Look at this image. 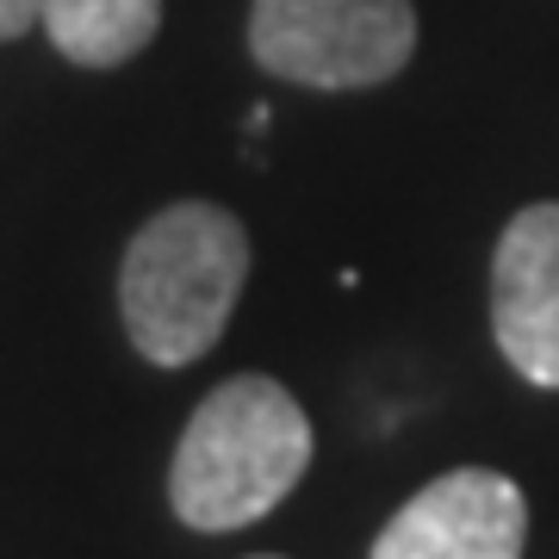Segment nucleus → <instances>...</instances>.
<instances>
[{"label":"nucleus","mask_w":559,"mask_h":559,"mask_svg":"<svg viewBox=\"0 0 559 559\" xmlns=\"http://www.w3.org/2000/svg\"><path fill=\"white\" fill-rule=\"evenodd\" d=\"M249 50L299 87H380L417 50V13L411 0H255Z\"/></svg>","instance_id":"3"},{"label":"nucleus","mask_w":559,"mask_h":559,"mask_svg":"<svg viewBox=\"0 0 559 559\" xmlns=\"http://www.w3.org/2000/svg\"><path fill=\"white\" fill-rule=\"evenodd\" d=\"M528 498L491 466H460L392 510L373 559H522Z\"/></svg>","instance_id":"4"},{"label":"nucleus","mask_w":559,"mask_h":559,"mask_svg":"<svg viewBox=\"0 0 559 559\" xmlns=\"http://www.w3.org/2000/svg\"><path fill=\"white\" fill-rule=\"evenodd\" d=\"M255 559H280V554H255Z\"/></svg>","instance_id":"8"},{"label":"nucleus","mask_w":559,"mask_h":559,"mask_svg":"<svg viewBox=\"0 0 559 559\" xmlns=\"http://www.w3.org/2000/svg\"><path fill=\"white\" fill-rule=\"evenodd\" d=\"M38 20L69 62L119 69L156 38L162 0H38Z\"/></svg>","instance_id":"6"},{"label":"nucleus","mask_w":559,"mask_h":559,"mask_svg":"<svg viewBox=\"0 0 559 559\" xmlns=\"http://www.w3.org/2000/svg\"><path fill=\"white\" fill-rule=\"evenodd\" d=\"M491 336L528 385L559 392V200L522 205L491 255Z\"/></svg>","instance_id":"5"},{"label":"nucleus","mask_w":559,"mask_h":559,"mask_svg":"<svg viewBox=\"0 0 559 559\" xmlns=\"http://www.w3.org/2000/svg\"><path fill=\"white\" fill-rule=\"evenodd\" d=\"M249 280V237L212 200H180L143 224L119 267L124 336L156 367H187L224 336Z\"/></svg>","instance_id":"2"},{"label":"nucleus","mask_w":559,"mask_h":559,"mask_svg":"<svg viewBox=\"0 0 559 559\" xmlns=\"http://www.w3.org/2000/svg\"><path fill=\"white\" fill-rule=\"evenodd\" d=\"M311 466V423L267 373H237L187 417L168 466V503L187 528L230 535L293 498Z\"/></svg>","instance_id":"1"},{"label":"nucleus","mask_w":559,"mask_h":559,"mask_svg":"<svg viewBox=\"0 0 559 559\" xmlns=\"http://www.w3.org/2000/svg\"><path fill=\"white\" fill-rule=\"evenodd\" d=\"M38 25V0H0V44Z\"/></svg>","instance_id":"7"}]
</instances>
